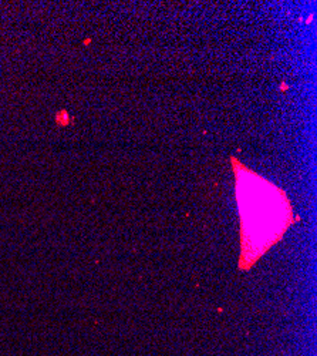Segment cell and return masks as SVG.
<instances>
[{"label":"cell","instance_id":"6da1fadb","mask_svg":"<svg viewBox=\"0 0 317 356\" xmlns=\"http://www.w3.org/2000/svg\"><path fill=\"white\" fill-rule=\"evenodd\" d=\"M236 175V197L240 214L242 259L248 269L265 251L282 238L292 222V208L284 191L232 157Z\"/></svg>","mask_w":317,"mask_h":356}]
</instances>
